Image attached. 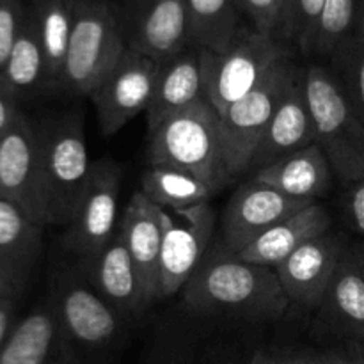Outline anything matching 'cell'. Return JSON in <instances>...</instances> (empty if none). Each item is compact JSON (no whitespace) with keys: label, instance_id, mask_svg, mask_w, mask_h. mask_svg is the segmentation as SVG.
<instances>
[{"label":"cell","instance_id":"1","mask_svg":"<svg viewBox=\"0 0 364 364\" xmlns=\"http://www.w3.org/2000/svg\"><path fill=\"white\" fill-rule=\"evenodd\" d=\"M181 294L185 304L199 315L272 320L291 304L276 270L244 262L226 247L206 252Z\"/></svg>","mask_w":364,"mask_h":364},{"label":"cell","instance_id":"2","mask_svg":"<svg viewBox=\"0 0 364 364\" xmlns=\"http://www.w3.org/2000/svg\"><path fill=\"white\" fill-rule=\"evenodd\" d=\"M48 299L60 334L77 364H112L127 331V318L96 294L78 267H60Z\"/></svg>","mask_w":364,"mask_h":364},{"label":"cell","instance_id":"3","mask_svg":"<svg viewBox=\"0 0 364 364\" xmlns=\"http://www.w3.org/2000/svg\"><path fill=\"white\" fill-rule=\"evenodd\" d=\"M149 166L171 167L192 174L212 192L231 180L224 151L220 116L208 100L167 117L149 132Z\"/></svg>","mask_w":364,"mask_h":364},{"label":"cell","instance_id":"4","mask_svg":"<svg viewBox=\"0 0 364 364\" xmlns=\"http://www.w3.org/2000/svg\"><path fill=\"white\" fill-rule=\"evenodd\" d=\"M36 127L46 226H68L92 169L84 123L78 112H66Z\"/></svg>","mask_w":364,"mask_h":364},{"label":"cell","instance_id":"5","mask_svg":"<svg viewBox=\"0 0 364 364\" xmlns=\"http://www.w3.org/2000/svg\"><path fill=\"white\" fill-rule=\"evenodd\" d=\"M306 96L315 121V142L345 185L364 180V123L333 70H304Z\"/></svg>","mask_w":364,"mask_h":364},{"label":"cell","instance_id":"6","mask_svg":"<svg viewBox=\"0 0 364 364\" xmlns=\"http://www.w3.org/2000/svg\"><path fill=\"white\" fill-rule=\"evenodd\" d=\"M127 48L116 11L105 0H80L57 95L89 98Z\"/></svg>","mask_w":364,"mask_h":364},{"label":"cell","instance_id":"7","mask_svg":"<svg viewBox=\"0 0 364 364\" xmlns=\"http://www.w3.org/2000/svg\"><path fill=\"white\" fill-rule=\"evenodd\" d=\"M288 57L291 55L284 41L240 27L223 52H205V98L220 116Z\"/></svg>","mask_w":364,"mask_h":364},{"label":"cell","instance_id":"8","mask_svg":"<svg viewBox=\"0 0 364 364\" xmlns=\"http://www.w3.org/2000/svg\"><path fill=\"white\" fill-rule=\"evenodd\" d=\"M301 73L302 70L291 57L281 60L247 96L220 114L224 151L231 180L249 173L256 148L277 105Z\"/></svg>","mask_w":364,"mask_h":364},{"label":"cell","instance_id":"9","mask_svg":"<svg viewBox=\"0 0 364 364\" xmlns=\"http://www.w3.org/2000/svg\"><path fill=\"white\" fill-rule=\"evenodd\" d=\"M123 166L112 160L92 164L84 191L66 226L64 244L80 259L105 247L117 231Z\"/></svg>","mask_w":364,"mask_h":364},{"label":"cell","instance_id":"10","mask_svg":"<svg viewBox=\"0 0 364 364\" xmlns=\"http://www.w3.org/2000/svg\"><path fill=\"white\" fill-rule=\"evenodd\" d=\"M215 220L210 201L183 210L162 208L160 299L183 290L201 265L215 231Z\"/></svg>","mask_w":364,"mask_h":364},{"label":"cell","instance_id":"11","mask_svg":"<svg viewBox=\"0 0 364 364\" xmlns=\"http://www.w3.org/2000/svg\"><path fill=\"white\" fill-rule=\"evenodd\" d=\"M159 73V63L137 50L127 48L119 63L89 96L103 135L117 134L139 114L148 112Z\"/></svg>","mask_w":364,"mask_h":364},{"label":"cell","instance_id":"12","mask_svg":"<svg viewBox=\"0 0 364 364\" xmlns=\"http://www.w3.org/2000/svg\"><path fill=\"white\" fill-rule=\"evenodd\" d=\"M128 48L164 64L191 46L185 0H124L117 13Z\"/></svg>","mask_w":364,"mask_h":364},{"label":"cell","instance_id":"13","mask_svg":"<svg viewBox=\"0 0 364 364\" xmlns=\"http://www.w3.org/2000/svg\"><path fill=\"white\" fill-rule=\"evenodd\" d=\"M0 198L13 201L36 223L46 226L38 127L25 114L0 135Z\"/></svg>","mask_w":364,"mask_h":364},{"label":"cell","instance_id":"14","mask_svg":"<svg viewBox=\"0 0 364 364\" xmlns=\"http://www.w3.org/2000/svg\"><path fill=\"white\" fill-rule=\"evenodd\" d=\"M311 203L315 201L288 198L252 178V181L231 196L224 208L220 223L224 247L238 255L276 224L283 223Z\"/></svg>","mask_w":364,"mask_h":364},{"label":"cell","instance_id":"15","mask_svg":"<svg viewBox=\"0 0 364 364\" xmlns=\"http://www.w3.org/2000/svg\"><path fill=\"white\" fill-rule=\"evenodd\" d=\"M345 251L341 238L326 233L281 262L274 270L288 301L308 309L320 308Z\"/></svg>","mask_w":364,"mask_h":364},{"label":"cell","instance_id":"16","mask_svg":"<svg viewBox=\"0 0 364 364\" xmlns=\"http://www.w3.org/2000/svg\"><path fill=\"white\" fill-rule=\"evenodd\" d=\"M78 269L96 294L127 320L142 315L151 304L119 231L114 233L105 247L80 259Z\"/></svg>","mask_w":364,"mask_h":364},{"label":"cell","instance_id":"17","mask_svg":"<svg viewBox=\"0 0 364 364\" xmlns=\"http://www.w3.org/2000/svg\"><path fill=\"white\" fill-rule=\"evenodd\" d=\"M315 121L306 96L304 70L294 80L277 105L255 156L249 173H258L276 160L315 144Z\"/></svg>","mask_w":364,"mask_h":364},{"label":"cell","instance_id":"18","mask_svg":"<svg viewBox=\"0 0 364 364\" xmlns=\"http://www.w3.org/2000/svg\"><path fill=\"white\" fill-rule=\"evenodd\" d=\"M117 231L132 256L148 301L160 299V256H162V208L142 192L132 194Z\"/></svg>","mask_w":364,"mask_h":364},{"label":"cell","instance_id":"19","mask_svg":"<svg viewBox=\"0 0 364 364\" xmlns=\"http://www.w3.org/2000/svg\"><path fill=\"white\" fill-rule=\"evenodd\" d=\"M0 364H77L64 343L48 297L14 323L0 350Z\"/></svg>","mask_w":364,"mask_h":364},{"label":"cell","instance_id":"20","mask_svg":"<svg viewBox=\"0 0 364 364\" xmlns=\"http://www.w3.org/2000/svg\"><path fill=\"white\" fill-rule=\"evenodd\" d=\"M205 52L188 46L167 63L160 64L159 80L148 117V130H155L162 121L205 98Z\"/></svg>","mask_w":364,"mask_h":364},{"label":"cell","instance_id":"21","mask_svg":"<svg viewBox=\"0 0 364 364\" xmlns=\"http://www.w3.org/2000/svg\"><path fill=\"white\" fill-rule=\"evenodd\" d=\"M318 309L322 327L364 343V270L355 251H345Z\"/></svg>","mask_w":364,"mask_h":364},{"label":"cell","instance_id":"22","mask_svg":"<svg viewBox=\"0 0 364 364\" xmlns=\"http://www.w3.org/2000/svg\"><path fill=\"white\" fill-rule=\"evenodd\" d=\"M331 215L322 205L311 203L306 208L276 224L272 230L256 238L251 245L238 252V258L256 265L276 269L281 262L288 258L309 240L329 233Z\"/></svg>","mask_w":364,"mask_h":364},{"label":"cell","instance_id":"23","mask_svg":"<svg viewBox=\"0 0 364 364\" xmlns=\"http://www.w3.org/2000/svg\"><path fill=\"white\" fill-rule=\"evenodd\" d=\"M333 167L318 144L276 160L255 174V180L276 188L281 194L306 201H316L333 183Z\"/></svg>","mask_w":364,"mask_h":364},{"label":"cell","instance_id":"24","mask_svg":"<svg viewBox=\"0 0 364 364\" xmlns=\"http://www.w3.org/2000/svg\"><path fill=\"white\" fill-rule=\"evenodd\" d=\"M80 0H28L46 60V92L57 95Z\"/></svg>","mask_w":364,"mask_h":364},{"label":"cell","instance_id":"25","mask_svg":"<svg viewBox=\"0 0 364 364\" xmlns=\"http://www.w3.org/2000/svg\"><path fill=\"white\" fill-rule=\"evenodd\" d=\"M0 75L18 100L46 92L45 50L31 6Z\"/></svg>","mask_w":364,"mask_h":364},{"label":"cell","instance_id":"26","mask_svg":"<svg viewBox=\"0 0 364 364\" xmlns=\"http://www.w3.org/2000/svg\"><path fill=\"white\" fill-rule=\"evenodd\" d=\"M43 230L20 206L0 198V263L31 276L41 256Z\"/></svg>","mask_w":364,"mask_h":364},{"label":"cell","instance_id":"27","mask_svg":"<svg viewBox=\"0 0 364 364\" xmlns=\"http://www.w3.org/2000/svg\"><path fill=\"white\" fill-rule=\"evenodd\" d=\"M191 46L223 52L240 31L237 0H185Z\"/></svg>","mask_w":364,"mask_h":364},{"label":"cell","instance_id":"28","mask_svg":"<svg viewBox=\"0 0 364 364\" xmlns=\"http://www.w3.org/2000/svg\"><path fill=\"white\" fill-rule=\"evenodd\" d=\"M141 192L164 210H183L210 201L212 188L183 171L149 166L142 174Z\"/></svg>","mask_w":364,"mask_h":364},{"label":"cell","instance_id":"29","mask_svg":"<svg viewBox=\"0 0 364 364\" xmlns=\"http://www.w3.org/2000/svg\"><path fill=\"white\" fill-rule=\"evenodd\" d=\"M333 73L364 123V0L352 34L331 55Z\"/></svg>","mask_w":364,"mask_h":364},{"label":"cell","instance_id":"30","mask_svg":"<svg viewBox=\"0 0 364 364\" xmlns=\"http://www.w3.org/2000/svg\"><path fill=\"white\" fill-rule=\"evenodd\" d=\"M361 0H326L311 53L331 57L334 50L352 34L358 21Z\"/></svg>","mask_w":364,"mask_h":364},{"label":"cell","instance_id":"31","mask_svg":"<svg viewBox=\"0 0 364 364\" xmlns=\"http://www.w3.org/2000/svg\"><path fill=\"white\" fill-rule=\"evenodd\" d=\"M238 9L262 34L287 41V6L284 0H237Z\"/></svg>","mask_w":364,"mask_h":364},{"label":"cell","instance_id":"32","mask_svg":"<svg viewBox=\"0 0 364 364\" xmlns=\"http://www.w3.org/2000/svg\"><path fill=\"white\" fill-rule=\"evenodd\" d=\"M326 0H291L288 16V41L297 43L304 53H311L316 25Z\"/></svg>","mask_w":364,"mask_h":364},{"label":"cell","instance_id":"33","mask_svg":"<svg viewBox=\"0 0 364 364\" xmlns=\"http://www.w3.org/2000/svg\"><path fill=\"white\" fill-rule=\"evenodd\" d=\"M28 2L25 0H0V71L6 66L11 48L18 38Z\"/></svg>","mask_w":364,"mask_h":364},{"label":"cell","instance_id":"34","mask_svg":"<svg viewBox=\"0 0 364 364\" xmlns=\"http://www.w3.org/2000/svg\"><path fill=\"white\" fill-rule=\"evenodd\" d=\"M343 210L348 224L364 237V180L347 185L343 196Z\"/></svg>","mask_w":364,"mask_h":364},{"label":"cell","instance_id":"35","mask_svg":"<svg viewBox=\"0 0 364 364\" xmlns=\"http://www.w3.org/2000/svg\"><path fill=\"white\" fill-rule=\"evenodd\" d=\"M20 116L21 112L18 109V98L0 75V135L9 130Z\"/></svg>","mask_w":364,"mask_h":364},{"label":"cell","instance_id":"36","mask_svg":"<svg viewBox=\"0 0 364 364\" xmlns=\"http://www.w3.org/2000/svg\"><path fill=\"white\" fill-rule=\"evenodd\" d=\"M20 297L21 294H13L0 299V350H2L4 345H6L14 323L18 322L14 316H16V308H18V301H20Z\"/></svg>","mask_w":364,"mask_h":364},{"label":"cell","instance_id":"37","mask_svg":"<svg viewBox=\"0 0 364 364\" xmlns=\"http://www.w3.org/2000/svg\"><path fill=\"white\" fill-rule=\"evenodd\" d=\"M28 279L31 276L27 274L18 272V270L0 263V299L13 294H23V288L27 287Z\"/></svg>","mask_w":364,"mask_h":364},{"label":"cell","instance_id":"38","mask_svg":"<svg viewBox=\"0 0 364 364\" xmlns=\"http://www.w3.org/2000/svg\"><path fill=\"white\" fill-rule=\"evenodd\" d=\"M322 364H364V348L359 343H350L341 350H331L320 355Z\"/></svg>","mask_w":364,"mask_h":364},{"label":"cell","instance_id":"39","mask_svg":"<svg viewBox=\"0 0 364 364\" xmlns=\"http://www.w3.org/2000/svg\"><path fill=\"white\" fill-rule=\"evenodd\" d=\"M247 364H295L294 359H277L265 354H256Z\"/></svg>","mask_w":364,"mask_h":364},{"label":"cell","instance_id":"40","mask_svg":"<svg viewBox=\"0 0 364 364\" xmlns=\"http://www.w3.org/2000/svg\"><path fill=\"white\" fill-rule=\"evenodd\" d=\"M295 364H322L318 358H295L294 359Z\"/></svg>","mask_w":364,"mask_h":364},{"label":"cell","instance_id":"41","mask_svg":"<svg viewBox=\"0 0 364 364\" xmlns=\"http://www.w3.org/2000/svg\"><path fill=\"white\" fill-rule=\"evenodd\" d=\"M355 255H358L359 263H361V267H363V270H364V247H361V249H355Z\"/></svg>","mask_w":364,"mask_h":364},{"label":"cell","instance_id":"42","mask_svg":"<svg viewBox=\"0 0 364 364\" xmlns=\"http://www.w3.org/2000/svg\"><path fill=\"white\" fill-rule=\"evenodd\" d=\"M290 4L291 0H284V6H287V41H288V16H290Z\"/></svg>","mask_w":364,"mask_h":364}]
</instances>
